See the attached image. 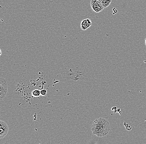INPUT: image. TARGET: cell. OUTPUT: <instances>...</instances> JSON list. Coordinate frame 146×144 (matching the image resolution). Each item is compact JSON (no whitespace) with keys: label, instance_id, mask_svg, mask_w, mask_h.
Listing matches in <instances>:
<instances>
[{"label":"cell","instance_id":"1","mask_svg":"<svg viewBox=\"0 0 146 144\" xmlns=\"http://www.w3.org/2000/svg\"><path fill=\"white\" fill-rule=\"evenodd\" d=\"M91 130L93 134L98 137L106 136L110 131V123L107 119L99 117L93 122Z\"/></svg>","mask_w":146,"mask_h":144},{"label":"cell","instance_id":"2","mask_svg":"<svg viewBox=\"0 0 146 144\" xmlns=\"http://www.w3.org/2000/svg\"><path fill=\"white\" fill-rule=\"evenodd\" d=\"M8 92L7 82L4 78H0V101H1L6 96Z\"/></svg>","mask_w":146,"mask_h":144},{"label":"cell","instance_id":"3","mask_svg":"<svg viewBox=\"0 0 146 144\" xmlns=\"http://www.w3.org/2000/svg\"><path fill=\"white\" fill-rule=\"evenodd\" d=\"M91 6L92 10L96 13L102 11L105 9L98 0H91Z\"/></svg>","mask_w":146,"mask_h":144},{"label":"cell","instance_id":"4","mask_svg":"<svg viewBox=\"0 0 146 144\" xmlns=\"http://www.w3.org/2000/svg\"><path fill=\"white\" fill-rule=\"evenodd\" d=\"M9 127L7 124L2 121H0V138H3L8 134Z\"/></svg>","mask_w":146,"mask_h":144},{"label":"cell","instance_id":"5","mask_svg":"<svg viewBox=\"0 0 146 144\" xmlns=\"http://www.w3.org/2000/svg\"><path fill=\"white\" fill-rule=\"evenodd\" d=\"M91 20L89 19H84L82 21L81 23V28L83 31H86L92 25Z\"/></svg>","mask_w":146,"mask_h":144},{"label":"cell","instance_id":"6","mask_svg":"<svg viewBox=\"0 0 146 144\" xmlns=\"http://www.w3.org/2000/svg\"><path fill=\"white\" fill-rule=\"evenodd\" d=\"M105 9L107 8L112 2V0H98Z\"/></svg>","mask_w":146,"mask_h":144},{"label":"cell","instance_id":"7","mask_svg":"<svg viewBox=\"0 0 146 144\" xmlns=\"http://www.w3.org/2000/svg\"><path fill=\"white\" fill-rule=\"evenodd\" d=\"M32 95L33 97H39L41 95L40 91L38 89H35L32 92Z\"/></svg>","mask_w":146,"mask_h":144},{"label":"cell","instance_id":"8","mask_svg":"<svg viewBox=\"0 0 146 144\" xmlns=\"http://www.w3.org/2000/svg\"><path fill=\"white\" fill-rule=\"evenodd\" d=\"M41 95L42 96H45L47 95V92L46 89H43L40 91Z\"/></svg>","mask_w":146,"mask_h":144},{"label":"cell","instance_id":"9","mask_svg":"<svg viewBox=\"0 0 146 144\" xmlns=\"http://www.w3.org/2000/svg\"><path fill=\"white\" fill-rule=\"evenodd\" d=\"M145 45L146 46V38H145Z\"/></svg>","mask_w":146,"mask_h":144}]
</instances>
